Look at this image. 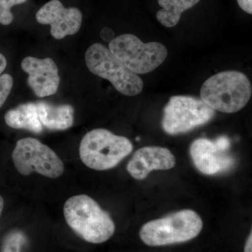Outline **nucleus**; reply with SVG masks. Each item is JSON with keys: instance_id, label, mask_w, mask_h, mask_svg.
Segmentation results:
<instances>
[{"instance_id": "nucleus-1", "label": "nucleus", "mask_w": 252, "mask_h": 252, "mask_svg": "<svg viewBox=\"0 0 252 252\" xmlns=\"http://www.w3.org/2000/svg\"><path fill=\"white\" fill-rule=\"evenodd\" d=\"M67 225L88 243L107 241L115 232V224L108 212L87 195H74L63 207Z\"/></svg>"}, {"instance_id": "nucleus-2", "label": "nucleus", "mask_w": 252, "mask_h": 252, "mask_svg": "<svg viewBox=\"0 0 252 252\" xmlns=\"http://www.w3.org/2000/svg\"><path fill=\"white\" fill-rule=\"evenodd\" d=\"M252 94L251 83L245 74L225 71L205 81L200 89V99L214 110L231 114L243 109Z\"/></svg>"}, {"instance_id": "nucleus-3", "label": "nucleus", "mask_w": 252, "mask_h": 252, "mask_svg": "<svg viewBox=\"0 0 252 252\" xmlns=\"http://www.w3.org/2000/svg\"><path fill=\"white\" fill-rule=\"evenodd\" d=\"M203 227V220L196 212L183 210L147 222L141 228L140 237L148 246H166L193 240Z\"/></svg>"}, {"instance_id": "nucleus-4", "label": "nucleus", "mask_w": 252, "mask_h": 252, "mask_svg": "<svg viewBox=\"0 0 252 252\" xmlns=\"http://www.w3.org/2000/svg\"><path fill=\"white\" fill-rule=\"evenodd\" d=\"M132 149V142L124 136L97 128L87 132L83 137L79 145V157L86 166L103 171L117 166Z\"/></svg>"}, {"instance_id": "nucleus-5", "label": "nucleus", "mask_w": 252, "mask_h": 252, "mask_svg": "<svg viewBox=\"0 0 252 252\" xmlns=\"http://www.w3.org/2000/svg\"><path fill=\"white\" fill-rule=\"evenodd\" d=\"M86 66L94 75L107 79L121 94L135 96L143 89V81L102 44L96 43L87 49Z\"/></svg>"}, {"instance_id": "nucleus-6", "label": "nucleus", "mask_w": 252, "mask_h": 252, "mask_svg": "<svg viewBox=\"0 0 252 252\" xmlns=\"http://www.w3.org/2000/svg\"><path fill=\"white\" fill-rule=\"evenodd\" d=\"M109 49L136 74L152 72L165 61L167 50L158 42H142L137 36L124 34L114 38Z\"/></svg>"}, {"instance_id": "nucleus-7", "label": "nucleus", "mask_w": 252, "mask_h": 252, "mask_svg": "<svg viewBox=\"0 0 252 252\" xmlns=\"http://www.w3.org/2000/svg\"><path fill=\"white\" fill-rule=\"evenodd\" d=\"M215 114L216 111L201 99L192 96H172L164 108L162 129L171 135L186 133L210 122Z\"/></svg>"}, {"instance_id": "nucleus-8", "label": "nucleus", "mask_w": 252, "mask_h": 252, "mask_svg": "<svg viewBox=\"0 0 252 252\" xmlns=\"http://www.w3.org/2000/svg\"><path fill=\"white\" fill-rule=\"evenodd\" d=\"M16 170L28 176L35 172L48 178H59L64 172V164L59 156L46 144L32 137L21 139L13 151Z\"/></svg>"}, {"instance_id": "nucleus-9", "label": "nucleus", "mask_w": 252, "mask_h": 252, "mask_svg": "<svg viewBox=\"0 0 252 252\" xmlns=\"http://www.w3.org/2000/svg\"><path fill=\"white\" fill-rule=\"evenodd\" d=\"M230 141L227 136L215 140L200 138L194 141L189 152L194 165L206 175H217L230 171L236 160L230 152Z\"/></svg>"}, {"instance_id": "nucleus-10", "label": "nucleus", "mask_w": 252, "mask_h": 252, "mask_svg": "<svg viewBox=\"0 0 252 252\" xmlns=\"http://www.w3.org/2000/svg\"><path fill=\"white\" fill-rule=\"evenodd\" d=\"M82 14L75 7L65 8L59 0H51L36 12V19L42 25L51 26V34L61 39L74 35L80 30Z\"/></svg>"}, {"instance_id": "nucleus-11", "label": "nucleus", "mask_w": 252, "mask_h": 252, "mask_svg": "<svg viewBox=\"0 0 252 252\" xmlns=\"http://www.w3.org/2000/svg\"><path fill=\"white\" fill-rule=\"evenodd\" d=\"M21 67L28 74V86L37 97H48L59 90L61 79L54 60L28 56L23 60Z\"/></svg>"}, {"instance_id": "nucleus-12", "label": "nucleus", "mask_w": 252, "mask_h": 252, "mask_svg": "<svg viewBox=\"0 0 252 252\" xmlns=\"http://www.w3.org/2000/svg\"><path fill=\"white\" fill-rule=\"evenodd\" d=\"M175 156L168 149L144 147L132 156L127 165V171L132 178L144 180L154 170H166L175 166Z\"/></svg>"}, {"instance_id": "nucleus-13", "label": "nucleus", "mask_w": 252, "mask_h": 252, "mask_svg": "<svg viewBox=\"0 0 252 252\" xmlns=\"http://www.w3.org/2000/svg\"><path fill=\"white\" fill-rule=\"evenodd\" d=\"M38 116L43 127L51 130H64L74 124V109L69 104L36 102Z\"/></svg>"}, {"instance_id": "nucleus-14", "label": "nucleus", "mask_w": 252, "mask_h": 252, "mask_svg": "<svg viewBox=\"0 0 252 252\" xmlns=\"http://www.w3.org/2000/svg\"><path fill=\"white\" fill-rule=\"evenodd\" d=\"M6 125L14 129H23L39 134L44 127L38 116L36 102H26L10 109L5 114Z\"/></svg>"}, {"instance_id": "nucleus-15", "label": "nucleus", "mask_w": 252, "mask_h": 252, "mask_svg": "<svg viewBox=\"0 0 252 252\" xmlns=\"http://www.w3.org/2000/svg\"><path fill=\"white\" fill-rule=\"evenodd\" d=\"M200 0H158L162 9L157 14L158 21L167 28L175 27L180 22L182 13L191 9Z\"/></svg>"}, {"instance_id": "nucleus-16", "label": "nucleus", "mask_w": 252, "mask_h": 252, "mask_svg": "<svg viewBox=\"0 0 252 252\" xmlns=\"http://www.w3.org/2000/svg\"><path fill=\"white\" fill-rule=\"evenodd\" d=\"M26 243V238L22 232H11L5 238L2 252H21V248Z\"/></svg>"}, {"instance_id": "nucleus-17", "label": "nucleus", "mask_w": 252, "mask_h": 252, "mask_svg": "<svg viewBox=\"0 0 252 252\" xmlns=\"http://www.w3.org/2000/svg\"><path fill=\"white\" fill-rule=\"evenodd\" d=\"M27 0H0V24L8 26L14 21L11 9L16 5L21 4Z\"/></svg>"}, {"instance_id": "nucleus-18", "label": "nucleus", "mask_w": 252, "mask_h": 252, "mask_svg": "<svg viewBox=\"0 0 252 252\" xmlns=\"http://www.w3.org/2000/svg\"><path fill=\"white\" fill-rule=\"evenodd\" d=\"M14 85V79L10 74H1L0 77V108L9 97Z\"/></svg>"}, {"instance_id": "nucleus-19", "label": "nucleus", "mask_w": 252, "mask_h": 252, "mask_svg": "<svg viewBox=\"0 0 252 252\" xmlns=\"http://www.w3.org/2000/svg\"><path fill=\"white\" fill-rule=\"evenodd\" d=\"M239 6L245 12L252 14V0H237Z\"/></svg>"}, {"instance_id": "nucleus-20", "label": "nucleus", "mask_w": 252, "mask_h": 252, "mask_svg": "<svg viewBox=\"0 0 252 252\" xmlns=\"http://www.w3.org/2000/svg\"><path fill=\"white\" fill-rule=\"evenodd\" d=\"M101 37L106 42H110L114 39V32L109 28H104L102 30L100 33Z\"/></svg>"}, {"instance_id": "nucleus-21", "label": "nucleus", "mask_w": 252, "mask_h": 252, "mask_svg": "<svg viewBox=\"0 0 252 252\" xmlns=\"http://www.w3.org/2000/svg\"><path fill=\"white\" fill-rule=\"evenodd\" d=\"M244 252H252V233L250 232L246 243H245Z\"/></svg>"}, {"instance_id": "nucleus-22", "label": "nucleus", "mask_w": 252, "mask_h": 252, "mask_svg": "<svg viewBox=\"0 0 252 252\" xmlns=\"http://www.w3.org/2000/svg\"><path fill=\"white\" fill-rule=\"evenodd\" d=\"M6 65H7V61L6 58L4 57V55L0 54V77L6 69Z\"/></svg>"}, {"instance_id": "nucleus-23", "label": "nucleus", "mask_w": 252, "mask_h": 252, "mask_svg": "<svg viewBox=\"0 0 252 252\" xmlns=\"http://www.w3.org/2000/svg\"><path fill=\"white\" fill-rule=\"evenodd\" d=\"M4 199L0 195V217H1V212H2L3 208H4Z\"/></svg>"}]
</instances>
